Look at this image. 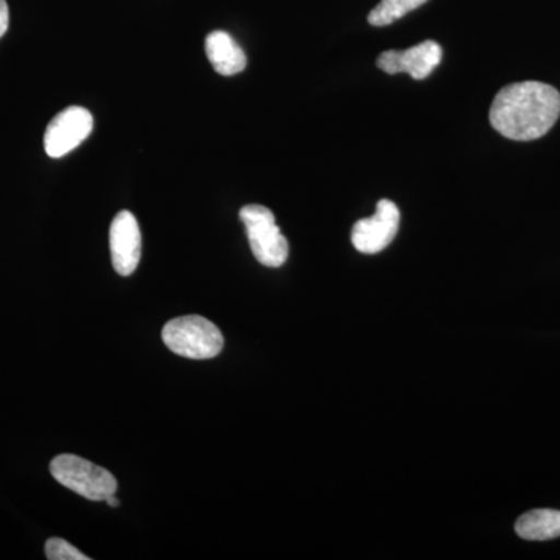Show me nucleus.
<instances>
[{
    "instance_id": "obj_6",
    "label": "nucleus",
    "mask_w": 560,
    "mask_h": 560,
    "mask_svg": "<svg viewBox=\"0 0 560 560\" xmlns=\"http://www.w3.org/2000/svg\"><path fill=\"white\" fill-rule=\"evenodd\" d=\"M400 226V210L389 200H381L374 215L357 221L352 228L353 248L363 254H378L388 248Z\"/></svg>"
},
{
    "instance_id": "obj_12",
    "label": "nucleus",
    "mask_w": 560,
    "mask_h": 560,
    "mask_svg": "<svg viewBox=\"0 0 560 560\" xmlns=\"http://www.w3.org/2000/svg\"><path fill=\"white\" fill-rule=\"evenodd\" d=\"M46 558L49 560H90L69 541L58 539V537L47 540Z\"/></svg>"
},
{
    "instance_id": "obj_14",
    "label": "nucleus",
    "mask_w": 560,
    "mask_h": 560,
    "mask_svg": "<svg viewBox=\"0 0 560 560\" xmlns=\"http://www.w3.org/2000/svg\"><path fill=\"white\" fill-rule=\"evenodd\" d=\"M105 501H106V503L109 504V506H113V508L119 506V503H120L119 499H117L116 495H109L108 499H106Z\"/></svg>"
},
{
    "instance_id": "obj_3",
    "label": "nucleus",
    "mask_w": 560,
    "mask_h": 560,
    "mask_svg": "<svg viewBox=\"0 0 560 560\" xmlns=\"http://www.w3.org/2000/svg\"><path fill=\"white\" fill-rule=\"evenodd\" d=\"M55 480L91 501H103L114 495L117 480L110 471L77 455H58L50 463Z\"/></svg>"
},
{
    "instance_id": "obj_2",
    "label": "nucleus",
    "mask_w": 560,
    "mask_h": 560,
    "mask_svg": "<svg viewBox=\"0 0 560 560\" xmlns=\"http://www.w3.org/2000/svg\"><path fill=\"white\" fill-rule=\"evenodd\" d=\"M162 340L173 353L191 360L215 359L224 348L219 327L198 315L168 320L162 330Z\"/></svg>"
},
{
    "instance_id": "obj_13",
    "label": "nucleus",
    "mask_w": 560,
    "mask_h": 560,
    "mask_svg": "<svg viewBox=\"0 0 560 560\" xmlns=\"http://www.w3.org/2000/svg\"><path fill=\"white\" fill-rule=\"evenodd\" d=\"M10 10L5 0H0V38L9 31Z\"/></svg>"
},
{
    "instance_id": "obj_10",
    "label": "nucleus",
    "mask_w": 560,
    "mask_h": 560,
    "mask_svg": "<svg viewBox=\"0 0 560 560\" xmlns=\"http://www.w3.org/2000/svg\"><path fill=\"white\" fill-rule=\"evenodd\" d=\"M515 533L525 540H551L560 537V511L534 510L515 523Z\"/></svg>"
},
{
    "instance_id": "obj_1",
    "label": "nucleus",
    "mask_w": 560,
    "mask_h": 560,
    "mask_svg": "<svg viewBox=\"0 0 560 560\" xmlns=\"http://www.w3.org/2000/svg\"><path fill=\"white\" fill-rule=\"evenodd\" d=\"M560 94L550 84L522 81L503 88L493 98L489 120L493 130L511 140H536L555 127Z\"/></svg>"
},
{
    "instance_id": "obj_11",
    "label": "nucleus",
    "mask_w": 560,
    "mask_h": 560,
    "mask_svg": "<svg viewBox=\"0 0 560 560\" xmlns=\"http://www.w3.org/2000/svg\"><path fill=\"white\" fill-rule=\"evenodd\" d=\"M429 0H382L374 10L371 11L368 21L374 27H385L401 20L405 14L418 10Z\"/></svg>"
},
{
    "instance_id": "obj_9",
    "label": "nucleus",
    "mask_w": 560,
    "mask_h": 560,
    "mask_svg": "<svg viewBox=\"0 0 560 560\" xmlns=\"http://www.w3.org/2000/svg\"><path fill=\"white\" fill-rule=\"evenodd\" d=\"M206 55L215 72L224 77L237 75L248 65L245 51L230 33L223 31L209 33L206 38Z\"/></svg>"
},
{
    "instance_id": "obj_4",
    "label": "nucleus",
    "mask_w": 560,
    "mask_h": 560,
    "mask_svg": "<svg viewBox=\"0 0 560 560\" xmlns=\"http://www.w3.org/2000/svg\"><path fill=\"white\" fill-rule=\"evenodd\" d=\"M249 246L259 264L279 268L289 259V241L276 224L275 213L260 205H248L241 210Z\"/></svg>"
},
{
    "instance_id": "obj_5",
    "label": "nucleus",
    "mask_w": 560,
    "mask_h": 560,
    "mask_svg": "<svg viewBox=\"0 0 560 560\" xmlns=\"http://www.w3.org/2000/svg\"><path fill=\"white\" fill-rule=\"evenodd\" d=\"M92 128L94 119L90 110L81 106H69L47 125L44 149L54 160L66 156L90 138Z\"/></svg>"
},
{
    "instance_id": "obj_7",
    "label": "nucleus",
    "mask_w": 560,
    "mask_h": 560,
    "mask_svg": "<svg viewBox=\"0 0 560 560\" xmlns=\"http://www.w3.org/2000/svg\"><path fill=\"white\" fill-rule=\"evenodd\" d=\"M109 249L114 270L120 276H131L139 267L142 234L138 220L130 210H121L110 223Z\"/></svg>"
},
{
    "instance_id": "obj_8",
    "label": "nucleus",
    "mask_w": 560,
    "mask_h": 560,
    "mask_svg": "<svg viewBox=\"0 0 560 560\" xmlns=\"http://www.w3.org/2000/svg\"><path fill=\"white\" fill-rule=\"evenodd\" d=\"M442 47L436 40H423L407 50H386L377 58L378 69L389 75L408 73L415 80H425L441 65Z\"/></svg>"
}]
</instances>
